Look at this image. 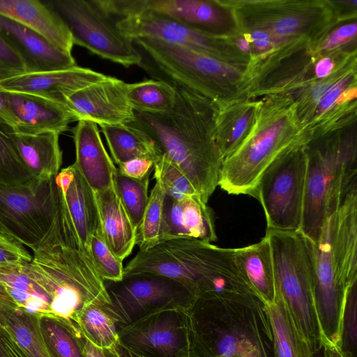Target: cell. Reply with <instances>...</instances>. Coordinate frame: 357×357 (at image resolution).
<instances>
[{"mask_svg":"<svg viewBox=\"0 0 357 357\" xmlns=\"http://www.w3.org/2000/svg\"><path fill=\"white\" fill-rule=\"evenodd\" d=\"M169 81L176 89V102L167 114L135 112L129 123L146 134L172 162L189 178L207 204L218 186L223 159L215 139V102Z\"/></svg>","mask_w":357,"mask_h":357,"instance_id":"1","label":"cell"},{"mask_svg":"<svg viewBox=\"0 0 357 357\" xmlns=\"http://www.w3.org/2000/svg\"><path fill=\"white\" fill-rule=\"evenodd\" d=\"M32 252L27 272L52 298V314L74 323L85 305H110L104 280L67 213L58 208L50 229Z\"/></svg>","mask_w":357,"mask_h":357,"instance_id":"2","label":"cell"},{"mask_svg":"<svg viewBox=\"0 0 357 357\" xmlns=\"http://www.w3.org/2000/svg\"><path fill=\"white\" fill-rule=\"evenodd\" d=\"M310 245L324 342L340 346L346 292L357 282V188L326 219L318 240Z\"/></svg>","mask_w":357,"mask_h":357,"instance_id":"3","label":"cell"},{"mask_svg":"<svg viewBox=\"0 0 357 357\" xmlns=\"http://www.w3.org/2000/svg\"><path fill=\"white\" fill-rule=\"evenodd\" d=\"M271 247L275 292L280 296L305 357H314L324 339L316 306L310 241L297 231L267 229Z\"/></svg>","mask_w":357,"mask_h":357,"instance_id":"4","label":"cell"},{"mask_svg":"<svg viewBox=\"0 0 357 357\" xmlns=\"http://www.w3.org/2000/svg\"><path fill=\"white\" fill-rule=\"evenodd\" d=\"M307 158L303 212L299 230L315 243L326 219L356 183V152L351 140L305 145Z\"/></svg>","mask_w":357,"mask_h":357,"instance_id":"5","label":"cell"},{"mask_svg":"<svg viewBox=\"0 0 357 357\" xmlns=\"http://www.w3.org/2000/svg\"><path fill=\"white\" fill-rule=\"evenodd\" d=\"M287 116L268 123L261 131L248 134L222 164L218 186L229 195L255 197L259 179L278 158L303 146L307 139L297 132L287 131Z\"/></svg>","mask_w":357,"mask_h":357,"instance_id":"6","label":"cell"},{"mask_svg":"<svg viewBox=\"0 0 357 357\" xmlns=\"http://www.w3.org/2000/svg\"><path fill=\"white\" fill-rule=\"evenodd\" d=\"M60 200L54 177L0 184V231L33 250L50 229Z\"/></svg>","mask_w":357,"mask_h":357,"instance_id":"7","label":"cell"},{"mask_svg":"<svg viewBox=\"0 0 357 357\" xmlns=\"http://www.w3.org/2000/svg\"><path fill=\"white\" fill-rule=\"evenodd\" d=\"M305 145L278 158L259 179L254 197L263 207L267 229L300 230L307 167Z\"/></svg>","mask_w":357,"mask_h":357,"instance_id":"8","label":"cell"},{"mask_svg":"<svg viewBox=\"0 0 357 357\" xmlns=\"http://www.w3.org/2000/svg\"><path fill=\"white\" fill-rule=\"evenodd\" d=\"M47 3L68 26L74 45L125 67L142 63L133 41L119 31L115 20L96 0H54Z\"/></svg>","mask_w":357,"mask_h":357,"instance_id":"9","label":"cell"},{"mask_svg":"<svg viewBox=\"0 0 357 357\" xmlns=\"http://www.w3.org/2000/svg\"><path fill=\"white\" fill-rule=\"evenodd\" d=\"M104 284L119 328L161 310H188L196 299L181 283L161 275L125 276L120 281Z\"/></svg>","mask_w":357,"mask_h":357,"instance_id":"10","label":"cell"},{"mask_svg":"<svg viewBox=\"0 0 357 357\" xmlns=\"http://www.w3.org/2000/svg\"><path fill=\"white\" fill-rule=\"evenodd\" d=\"M119 343L144 357H189L187 310H161L119 328Z\"/></svg>","mask_w":357,"mask_h":357,"instance_id":"11","label":"cell"},{"mask_svg":"<svg viewBox=\"0 0 357 357\" xmlns=\"http://www.w3.org/2000/svg\"><path fill=\"white\" fill-rule=\"evenodd\" d=\"M101 6L115 20L147 11L218 36L226 24L223 8L213 1L102 0Z\"/></svg>","mask_w":357,"mask_h":357,"instance_id":"12","label":"cell"},{"mask_svg":"<svg viewBox=\"0 0 357 357\" xmlns=\"http://www.w3.org/2000/svg\"><path fill=\"white\" fill-rule=\"evenodd\" d=\"M127 84L106 76L67 96L65 106L72 121H88L99 126L133 122L135 111L128 101Z\"/></svg>","mask_w":357,"mask_h":357,"instance_id":"13","label":"cell"},{"mask_svg":"<svg viewBox=\"0 0 357 357\" xmlns=\"http://www.w3.org/2000/svg\"><path fill=\"white\" fill-rule=\"evenodd\" d=\"M119 31L133 41L156 38L190 50L224 60L222 38L150 12L142 11L115 20Z\"/></svg>","mask_w":357,"mask_h":357,"instance_id":"14","label":"cell"},{"mask_svg":"<svg viewBox=\"0 0 357 357\" xmlns=\"http://www.w3.org/2000/svg\"><path fill=\"white\" fill-rule=\"evenodd\" d=\"M107 75L77 65L64 70L25 73L0 80V91L36 95L65 105V98Z\"/></svg>","mask_w":357,"mask_h":357,"instance_id":"15","label":"cell"},{"mask_svg":"<svg viewBox=\"0 0 357 357\" xmlns=\"http://www.w3.org/2000/svg\"><path fill=\"white\" fill-rule=\"evenodd\" d=\"M0 35L22 59L26 73L64 70L77 66L72 54L63 51L36 32L1 15Z\"/></svg>","mask_w":357,"mask_h":357,"instance_id":"16","label":"cell"},{"mask_svg":"<svg viewBox=\"0 0 357 357\" xmlns=\"http://www.w3.org/2000/svg\"><path fill=\"white\" fill-rule=\"evenodd\" d=\"M178 238L217 240L213 212L200 196L174 200L165 195L158 243Z\"/></svg>","mask_w":357,"mask_h":357,"instance_id":"17","label":"cell"},{"mask_svg":"<svg viewBox=\"0 0 357 357\" xmlns=\"http://www.w3.org/2000/svg\"><path fill=\"white\" fill-rule=\"evenodd\" d=\"M75 161L78 172L94 192L112 185L117 171L102 144L97 124L79 121L73 130Z\"/></svg>","mask_w":357,"mask_h":357,"instance_id":"18","label":"cell"},{"mask_svg":"<svg viewBox=\"0 0 357 357\" xmlns=\"http://www.w3.org/2000/svg\"><path fill=\"white\" fill-rule=\"evenodd\" d=\"M0 15L40 34L56 47L72 54L71 33L59 15L47 3L37 0H0Z\"/></svg>","mask_w":357,"mask_h":357,"instance_id":"19","label":"cell"},{"mask_svg":"<svg viewBox=\"0 0 357 357\" xmlns=\"http://www.w3.org/2000/svg\"><path fill=\"white\" fill-rule=\"evenodd\" d=\"M5 93L18 121L15 132L60 135L68 129L72 118L64 105L33 94Z\"/></svg>","mask_w":357,"mask_h":357,"instance_id":"20","label":"cell"},{"mask_svg":"<svg viewBox=\"0 0 357 357\" xmlns=\"http://www.w3.org/2000/svg\"><path fill=\"white\" fill-rule=\"evenodd\" d=\"M104 240L112 252L123 261L136 245L134 228L116 190L114 184L95 192Z\"/></svg>","mask_w":357,"mask_h":357,"instance_id":"21","label":"cell"},{"mask_svg":"<svg viewBox=\"0 0 357 357\" xmlns=\"http://www.w3.org/2000/svg\"><path fill=\"white\" fill-rule=\"evenodd\" d=\"M234 262L252 291L264 301H271L275 280L271 247L265 235L259 242L231 248Z\"/></svg>","mask_w":357,"mask_h":357,"instance_id":"22","label":"cell"},{"mask_svg":"<svg viewBox=\"0 0 357 357\" xmlns=\"http://www.w3.org/2000/svg\"><path fill=\"white\" fill-rule=\"evenodd\" d=\"M11 137L22 161L35 177L56 176L62 164L59 134H26L12 130Z\"/></svg>","mask_w":357,"mask_h":357,"instance_id":"23","label":"cell"},{"mask_svg":"<svg viewBox=\"0 0 357 357\" xmlns=\"http://www.w3.org/2000/svg\"><path fill=\"white\" fill-rule=\"evenodd\" d=\"M28 262L0 264V281L19 309L36 316L52 314V301L29 275Z\"/></svg>","mask_w":357,"mask_h":357,"instance_id":"24","label":"cell"},{"mask_svg":"<svg viewBox=\"0 0 357 357\" xmlns=\"http://www.w3.org/2000/svg\"><path fill=\"white\" fill-rule=\"evenodd\" d=\"M73 166V176L69 185L63 192L59 190L64 197L79 238L85 250L90 254L91 238L101 227L99 211L95 192L74 165Z\"/></svg>","mask_w":357,"mask_h":357,"instance_id":"25","label":"cell"},{"mask_svg":"<svg viewBox=\"0 0 357 357\" xmlns=\"http://www.w3.org/2000/svg\"><path fill=\"white\" fill-rule=\"evenodd\" d=\"M100 127L118 166L138 158H148L155 163L162 155L154 140L137 127L129 124L102 125Z\"/></svg>","mask_w":357,"mask_h":357,"instance_id":"26","label":"cell"},{"mask_svg":"<svg viewBox=\"0 0 357 357\" xmlns=\"http://www.w3.org/2000/svg\"><path fill=\"white\" fill-rule=\"evenodd\" d=\"M39 330L52 357H84L82 334L73 321L54 315L38 316Z\"/></svg>","mask_w":357,"mask_h":357,"instance_id":"27","label":"cell"},{"mask_svg":"<svg viewBox=\"0 0 357 357\" xmlns=\"http://www.w3.org/2000/svg\"><path fill=\"white\" fill-rule=\"evenodd\" d=\"M109 305L88 304L78 312L74 321L81 333L99 347H113L119 342V324Z\"/></svg>","mask_w":357,"mask_h":357,"instance_id":"28","label":"cell"},{"mask_svg":"<svg viewBox=\"0 0 357 357\" xmlns=\"http://www.w3.org/2000/svg\"><path fill=\"white\" fill-rule=\"evenodd\" d=\"M127 95L137 112L167 114L176 102V89L169 81L147 79L127 84Z\"/></svg>","mask_w":357,"mask_h":357,"instance_id":"29","label":"cell"},{"mask_svg":"<svg viewBox=\"0 0 357 357\" xmlns=\"http://www.w3.org/2000/svg\"><path fill=\"white\" fill-rule=\"evenodd\" d=\"M272 328L278 357H305L292 321L280 296L264 301Z\"/></svg>","mask_w":357,"mask_h":357,"instance_id":"30","label":"cell"},{"mask_svg":"<svg viewBox=\"0 0 357 357\" xmlns=\"http://www.w3.org/2000/svg\"><path fill=\"white\" fill-rule=\"evenodd\" d=\"M149 174L134 179L120 174L117 171L114 184L121 203L136 229L139 227L149 201Z\"/></svg>","mask_w":357,"mask_h":357,"instance_id":"31","label":"cell"},{"mask_svg":"<svg viewBox=\"0 0 357 357\" xmlns=\"http://www.w3.org/2000/svg\"><path fill=\"white\" fill-rule=\"evenodd\" d=\"M6 326L29 357H52L42 338L38 316L18 309L9 318Z\"/></svg>","mask_w":357,"mask_h":357,"instance_id":"32","label":"cell"},{"mask_svg":"<svg viewBox=\"0 0 357 357\" xmlns=\"http://www.w3.org/2000/svg\"><path fill=\"white\" fill-rule=\"evenodd\" d=\"M10 128L0 125V184L20 185L35 176L27 168L11 137Z\"/></svg>","mask_w":357,"mask_h":357,"instance_id":"33","label":"cell"},{"mask_svg":"<svg viewBox=\"0 0 357 357\" xmlns=\"http://www.w3.org/2000/svg\"><path fill=\"white\" fill-rule=\"evenodd\" d=\"M153 167L155 181L160 185L165 196L174 200L201 197L185 174L165 155L154 163Z\"/></svg>","mask_w":357,"mask_h":357,"instance_id":"34","label":"cell"},{"mask_svg":"<svg viewBox=\"0 0 357 357\" xmlns=\"http://www.w3.org/2000/svg\"><path fill=\"white\" fill-rule=\"evenodd\" d=\"M165 194L155 181L149 195V201L142 222L137 229L136 244L145 250L158 243L162 220Z\"/></svg>","mask_w":357,"mask_h":357,"instance_id":"35","label":"cell"},{"mask_svg":"<svg viewBox=\"0 0 357 357\" xmlns=\"http://www.w3.org/2000/svg\"><path fill=\"white\" fill-rule=\"evenodd\" d=\"M89 252L93 262L104 281L118 282L123 279V261L118 259L108 248L101 227L91 238Z\"/></svg>","mask_w":357,"mask_h":357,"instance_id":"36","label":"cell"},{"mask_svg":"<svg viewBox=\"0 0 357 357\" xmlns=\"http://www.w3.org/2000/svg\"><path fill=\"white\" fill-rule=\"evenodd\" d=\"M357 282L347 290L342 316V342L349 349L356 350L357 340Z\"/></svg>","mask_w":357,"mask_h":357,"instance_id":"37","label":"cell"},{"mask_svg":"<svg viewBox=\"0 0 357 357\" xmlns=\"http://www.w3.org/2000/svg\"><path fill=\"white\" fill-rule=\"evenodd\" d=\"M25 73L24 61L0 35V80Z\"/></svg>","mask_w":357,"mask_h":357,"instance_id":"38","label":"cell"},{"mask_svg":"<svg viewBox=\"0 0 357 357\" xmlns=\"http://www.w3.org/2000/svg\"><path fill=\"white\" fill-rule=\"evenodd\" d=\"M31 259L24 245L0 231V264L29 262Z\"/></svg>","mask_w":357,"mask_h":357,"instance_id":"39","label":"cell"},{"mask_svg":"<svg viewBox=\"0 0 357 357\" xmlns=\"http://www.w3.org/2000/svg\"><path fill=\"white\" fill-rule=\"evenodd\" d=\"M154 162L148 158H138L130 160L119 165L117 172L126 177L141 179L150 174Z\"/></svg>","mask_w":357,"mask_h":357,"instance_id":"40","label":"cell"},{"mask_svg":"<svg viewBox=\"0 0 357 357\" xmlns=\"http://www.w3.org/2000/svg\"><path fill=\"white\" fill-rule=\"evenodd\" d=\"M269 27L276 36L284 38L298 33L303 27V20L295 15H284L271 23Z\"/></svg>","mask_w":357,"mask_h":357,"instance_id":"41","label":"cell"},{"mask_svg":"<svg viewBox=\"0 0 357 357\" xmlns=\"http://www.w3.org/2000/svg\"><path fill=\"white\" fill-rule=\"evenodd\" d=\"M351 81V76H345L339 80L331 82L318 102V112L323 113L337 100L340 95Z\"/></svg>","mask_w":357,"mask_h":357,"instance_id":"42","label":"cell"},{"mask_svg":"<svg viewBox=\"0 0 357 357\" xmlns=\"http://www.w3.org/2000/svg\"><path fill=\"white\" fill-rule=\"evenodd\" d=\"M0 357H29L6 326L0 324Z\"/></svg>","mask_w":357,"mask_h":357,"instance_id":"43","label":"cell"},{"mask_svg":"<svg viewBox=\"0 0 357 357\" xmlns=\"http://www.w3.org/2000/svg\"><path fill=\"white\" fill-rule=\"evenodd\" d=\"M356 23L348 24L341 26L333 31L324 41L322 48L330 50L334 48L356 35Z\"/></svg>","mask_w":357,"mask_h":357,"instance_id":"44","label":"cell"},{"mask_svg":"<svg viewBox=\"0 0 357 357\" xmlns=\"http://www.w3.org/2000/svg\"><path fill=\"white\" fill-rule=\"evenodd\" d=\"M0 125L15 131L18 126L17 119L5 92L0 91Z\"/></svg>","mask_w":357,"mask_h":357,"instance_id":"45","label":"cell"},{"mask_svg":"<svg viewBox=\"0 0 357 357\" xmlns=\"http://www.w3.org/2000/svg\"><path fill=\"white\" fill-rule=\"evenodd\" d=\"M18 309L0 281V324L6 326L9 318Z\"/></svg>","mask_w":357,"mask_h":357,"instance_id":"46","label":"cell"},{"mask_svg":"<svg viewBox=\"0 0 357 357\" xmlns=\"http://www.w3.org/2000/svg\"><path fill=\"white\" fill-rule=\"evenodd\" d=\"M82 340L84 357H119L114 347L107 348L97 347L89 342L82 334Z\"/></svg>","mask_w":357,"mask_h":357,"instance_id":"47","label":"cell"},{"mask_svg":"<svg viewBox=\"0 0 357 357\" xmlns=\"http://www.w3.org/2000/svg\"><path fill=\"white\" fill-rule=\"evenodd\" d=\"M251 42L257 50L266 51L272 47V36L268 32L258 29L250 33Z\"/></svg>","mask_w":357,"mask_h":357,"instance_id":"48","label":"cell"},{"mask_svg":"<svg viewBox=\"0 0 357 357\" xmlns=\"http://www.w3.org/2000/svg\"><path fill=\"white\" fill-rule=\"evenodd\" d=\"M333 62L330 58H323L315 66V73L317 77L323 78L328 76L333 69Z\"/></svg>","mask_w":357,"mask_h":357,"instance_id":"49","label":"cell"},{"mask_svg":"<svg viewBox=\"0 0 357 357\" xmlns=\"http://www.w3.org/2000/svg\"><path fill=\"white\" fill-rule=\"evenodd\" d=\"M325 351V357H346L341 351L340 348L330 342H324L323 344Z\"/></svg>","mask_w":357,"mask_h":357,"instance_id":"50","label":"cell"},{"mask_svg":"<svg viewBox=\"0 0 357 357\" xmlns=\"http://www.w3.org/2000/svg\"><path fill=\"white\" fill-rule=\"evenodd\" d=\"M114 348L119 357H144L129 350L119 342L114 346Z\"/></svg>","mask_w":357,"mask_h":357,"instance_id":"51","label":"cell"},{"mask_svg":"<svg viewBox=\"0 0 357 357\" xmlns=\"http://www.w3.org/2000/svg\"><path fill=\"white\" fill-rule=\"evenodd\" d=\"M236 44L238 46V47L240 48V50H241L242 51H244L246 52L249 51V43L248 42V40L246 39L239 38L237 40Z\"/></svg>","mask_w":357,"mask_h":357,"instance_id":"52","label":"cell"},{"mask_svg":"<svg viewBox=\"0 0 357 357\" xmlns=\"http://www.w3.org/2000/svg\"></svg>","mask_w":357,"mask_h":357,"instance_id":"53","label":"cell"}]
</instances>
